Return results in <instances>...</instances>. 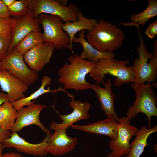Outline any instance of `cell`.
Masks as SVG:
<instances>
[{
    "mask_svg": "<svg viewBox=\"0 0 157 157\" xmlns=\"http://www.w3.org/2000/svg\"><path fill=\"white\" fill-rule=\"evenodd\" d=\"M119 124V122L114 119L106 118L87 125L73 124L71 127L86 133L105 135L109 137L111 140H114L117 136Z\"/></svg>",
    "mask_w": 157,
    "mask_h": 157,
    "instance_id": "ac0fdd59",
    "label": "cell"
},
{
    "mask_svg": "<svg viewBox=\"0 0 157 157\" xmlns=\"http://www.w3.org/2000/svg\"><path fill=\"white\" fill-rule=\"evenodd\" d=\"M51 78L47 76H43L41 81V85L39 88L29 96L25 97L12 103L13 106L17 111L25 106H28L35 103L36 101V100H34L35 99L43 94L48 92L55 94L58 91H63L66 93L67 95L69 94V93L61 87L57 89L52 90L50 89L49 87H48L47 89H45V87L51 84Z\"/></svg>",
    "mask_w": 157,
    "mask_h": 157,
    "instance_id": "44dd1931",
    "label": "cell"
},
{
    "mask_svg": "<svg viewBox=\"0 0 157 157\" xmlns=\"http://www.w3.org/2000/svg\"><path fill=\"white\" fill-rule=\"evenodd\" d=\"M11 133L10 130L0 128V143H3L10 137Z\"/></svg>",
    "mask_w": 157,
    "mask_h": 157,
    "instance_id": "4dcf8cb0",
    "label": "cell"
},
{
    "mask_svg": "<svg viewBox=\"0 0 157 157\" xmlns=\"http://www.w3.org/2000/svg\"><path fill=\"white\" fill-rule=\"evenodd\" d=\"M70 107L73 110L70 113L67 115L59 114L53 105V108L59 115V119L62 121L60 123H57L54 120L51 123L50 129L55 130L57 129H67L75 122L81 120L88 119L90 117L89 110L90 108V103L87 101L82 102L74 99H72L69 103Z\"/></svg>",
    "mask_w": 157,
    "mask_h": 157,
    "instance_id": "8fae6325",
    "label": "cell"
},
{
    "mask_svg": "<svg viewBox=\"0 0 157 157\" xmlns=\"http://www.w3.org/2000/svg\"><path fill=\"white\" fill-rule=\"evenodd\" d=\"M0 86L6 93L8 101L11 103L25 97L24 93L28 87L5 69H0Z\"/></svg>",
    "mask_w": 157,
    "mask_h": 157,
    "instance_id": "e0dca14e",
    "label": "cell"
},
{
    "mask_svg": "<svg viewBox=\"0 0 157 157\" xmlns=\"http://www.w3.org/2000/svg\"><path fill=\"white\" fill-rule=\"evenodd\" d=\"M4 3L7 7L12 5L16 1L15 0H2Z\"/></svg>",
    "mask_w": 157,
    "mask_h": 157,
    "instance_id": "836d02e7",
    "label": "cell"
},
{
    "mask_svg": "<svg viewBox=\"0 0 157 157\" xmlns=\"http://www.w3.org/2000/svg\"><path fill=\"white\" fill-rule=\"evenodd\" d=\"M47 107L45 104L34 103L26 107H22L17 111V118L10 131L11 133L17 132L26 126L35 124L47 135L50 136L52 135L51 131L45 127L39 119L41 112Z\"/></svg>",
    "mask_w": 157,
    "mask_h": 157,
    "instance_id": "30bf717a",
    "label": "cell"
},
{
    "mask_svg": "<svg viewBox=\"0 0 157 157\" xmlns=\"http://www.w3.org/2000/svg\"><path fill=\"white\" fill-rule=\"evenodd\" d=\"M86 37L87 41L98 51L113 52L122 45L125 34L117 25L102 19Z\"/></svg>",
    "mask_w": 157,
    "mask_h": 157,
    "instance_id": "7a4b0ae2",
    "label": "cell"
},
{
    "mask_svg": "<svg viewBox=\"0 0 157 157\" xmlns=\"http://www.w3.org/2000/svg\"><path fill=\"white\" fill-rule=\"evenodd\" d=\"M2 66V62H1V61L0 59V69H1Z\"/></svg>",
    "mask_w": 157,
    "mask_h": 157,
    "instance_id": "74e56055",
    "label": "cell"
},
{
    "mask_svg": "<svg viewBox=\"0 0 157 157\" xmlns=\"http://www.w3.org/2000/svg\"><path fill=\"white\" fill-rule=\"evenodd\" d=\"M1 69H5L19 79L28 87L38 79V72L31 70L25 62L23 55L14 48L1 60Z\"/></svg>",
    "mask_w": 157,
    "mask_h": 157,
    "instance_id": "ba28073f",
    "label": "cell"
},
{
    "mask_svg": "<svg viewBox=\"0 0 157 157\" xmlns=\"http://www.w3.org/2000/svg\"><path fill=\"white\" fill-rule=\"evenodd\" d=\"M157 126L148 128L146 126H142L138 130L135 137L130 143L131 149L129 154L124 157H140L145 147L149 145L147 140L152 133L157 132Z\"/></svg>",
    "mask_w": 157,
    "mask_h": 157,
    "instance_id": "7402d4cb",
    "label": "cell"
},
{
    "mask_svg": "<svg viewBox=\"0 0 157 157\" xmlns=\"http://www.w3.org/2000/svg\"><path fill=\"white\" fill-rule=\"evenodd\" d=\"M85 33L84 30L79 31V37L75 36L72 41L73 43H79L82 45L83 51L79 55L81 58L96 62L103 58H114L115 55L113 52H102L93 47L85 40Z\"/></svg>",
    "mask_w": 157,
    "mask_h": 157,
    "instance_id": "ffe728a7",
    "label": "cell"
},
{
    "mask_svg": "<svg viewBox=\"0 0 157 157\" xmlns=\"http://www.w3.org/2000/svg\"><path fill=\"white\" fill-rule=\"evenodd\" d=\"M57 2L60 5L63 6H67L68 1V0H56Z\"/></svg>",
    "mask_w": 157,
    "mask_h": 157,
    "instance_id": "e575fe53",
    "label": "cell"
},
{
    "mask_svg": "<svg viewBox=\"0 0 157 157\" xmlns=\"http://www.w3.org/2000/svg\"><path fill=\"white\" fill-rule=\"evenodd\" d=\"M130 62L129 59L118 60L114 58L102 59L95 62L94 67L89 74L98 85L101 83L104 84L103 79L108 74L115 76L113 84L116 87H119L134 81L132 66H127Z\"/></svg>",
    "mask_w": 157,
    "mask_h": 157,
    "instance_id": "3957f363",
    "label": "cell"
},
{
    "mask_svg": "<svg viewBox=\"0 0 157 157\" xmlns=\"http://www.w3.org/2000/svg\"><path fill=\"white\" fill-rule=\"evenodd\" d=\"M97 22L95 19L85 17L82 12L80 11L78 15L77 20L62 24V26L63 30L67 33L69 37L70 50L73 55L74 54L73 49L72 41L75 34L82 30H87L88 32L92 31Z\"/></svg>",
    "mask_w": 157,
    "mask_h": 157,
    "instance_id": "d6986e66",
    "label": "cell"
},
{
    "mask_svg": "<svg viewBox=\"0 0 157 157\" xmlns=\"http://www.w3.org/2000/svg\"><path fill=\"white\" fill-rule=\"evenodd\" d=\"M155 157H157V156H156Z\"/></svg>",
    "mask_w": 157,
    "mask_h": 157,
    "instance_id": "f35d334b",
    "label": "cell"
},
{
    "mask_svg": "<svg viewBox=\"0 0 157 157\" xmlns=\"http://www.w3.org/2000/svg\"><path fill=\"white\" fill-rule=\"evenodd\" d=\"M17 117V110L7 101L0 107V128L10 131Z\"/></svg>",
    "mask_w": 157,
    "mask_h": 157,
    "instance_id": "cb8c5ba5",
    "label": "cell"
},
{
    "mask_svg": "<svg viewBox=\"0 0 157 157\" xmlns=\"http://www.w3.org/2000/svg\"><path fill=\"white\" fill-rule=\"evenodd\" d=\"M104 87L99 85L91 84L90 88L95 93L100 104L101 109L106 114L107 118L113 119L119 122L120 118L117 115L115 109V96L112 91V83L110 78L106 80Z\"/></svg>",
    "mask_w": 157,
    "mask_h": 157,
    "instance_id": "2e32d148",
    "label": "cell"
},
{
    "mask_svg": "<svg viewBox=\"0 0 157 157\" xmlns=\"http://www.w3.org/2000/svg\"><path fill=\"white\" fill-rule=\"evenodd\" d=\"M1 157H22L19 154L14 152L6 153L2 155Z\"/></svg>",
    "mask_w": 157,
    "mask_h": 157,
    "instance_id": "d6a6232c",
    "label": "cell"
},
{
    "mask_svg": "<svg viewBox=\"0 0 157 157\" xmlns=\"http://www.w3.org/2000/svg\"><path fill=\"white\" fill-rule=\"evenodd\" d=\"M8 101L7 94L0 90V107L5 102Z\"/></svg>",
    "mask_w": 157,
    "mask_h": 157,
    "instance_id": "1f68e13d",
    "label": "cell"
},
{
    "mask_svg": "<svg viewBox=\"0 0 157 157\" xmlns=\"http://www.w3.org/2000/svg\"><path fill=\"white\" fill-rule=\"evenodd\" d=\"M54 51L53 47L43 43L24 54L23 58L31 70L38 72L50 62Z\"/></svg>",
    "mask_w": 157,
    "mask_h": 157,
    "instance_id": "5bb4252c",
    "label": "cell"
},
{
    "mask_svg": "<svg viewBox=\"0 0 157 157\" xmlns=\"http://www.w3.org/2000/svg\"><path fill=\"white\" fill-rule=\"evenodd\" d=\"M12 39V33L0 34V59L1 61L8 54Z\"/></svg>",
    "mask_w": 157,
    "mask_h": 157,
    "instance_id": "4316f807",
    "label": "cell"
},
{
    "mask_svg": "<svg viewBox=\"0 0 157 157\" xmlns=\"http://www.w3.org/2000/svg\"><path fill=\"white\" fill-rule=\"evenodd\" d=\"M8 8L10 16L17 17L24 15L30 11L28 0L16 1Z\"/></svg>",
    "mask_w": 157,
    "mask_h": 157,
    "instance_id": "484cf974",
    "label": "cell"
},
{
    "mask_svg": "<svg viewBox=\"0 0 157 157\" xmlns=\"http://www.w3.org/2000/svg\"><path fill=\"white\" fill-rule=\"evenodd\" d=\"M4 148L2 143H0V157H1L2 156V152Z\"/></svg>",
    "mask_w": 157,
    "mask_h": 157,
    "instance_id": "d590c367",
    "label": "cell"
},
{
    "mask_svg": "<svg viewBox=\"0 0 157 157\" xmlns=\"http://www.w3.org/2000/svg\"><path fill=\"white\" fill-rule=\"evenodd\" d=\"M28 3L29 10L35 17H38L42 13L56 15L60 17L65 23L77 20L80 11L74 4L70 3L67 6H63L56 0H28Z\"/></svg>",
    "mask_w": 157,
    "mask_h": 157,
    "instance_id": "52a82bcc",
    "label": "cell"
},
{
    "mask_svg": "<svg viewBox=\"0 0 157 157\" xmlns=\"http://www.w3.org/2000/svg\"><path fill=\"white\" fill-rule=\"evenodd\" d=\"M38 18L43 29V43L55 49L63 48L70 50V38L62 29L61 18L44 13L40 14Z\"/></svg>",
    "mask_w": 157,
    "mask_h": 157,
    "instance_id": "8992f818",
    "label": "cell"
},
{
    "mask_svg": "<svg viewBox=\"0 0 157 157\" xmlns=\"http://www.w3.org/2000/svg\"><path fill=\"white\" fill-rule=\"evenodd\" d=\"M148 6L142 12L138 14H132L130 16L131 22L120 23L118 25L135 26L140 30L139 25L145 26L147 22L150 19L157 15V1L148 0Z\"/></svg>",
    "mask_w": 157,
    "mask_h": 157,
    "instance_id": "603a6c76",
    "label": "cell"
},
{
    "mask_svg": "<svg viewBox=\"0 0 157 157\" xmlns=\"http://www.w3.org/2000/svg\"><path fill=\"white\" fill-rule=\"evenodd\" d=\"M50 140V136L47 135L40 143L33 144L19 136L17 132H13L2 143L4 148L13 147L20 152L42 156H46L47 154L46 149Z\"/></svg>",
    "mask_w": 157,
    "mask_h": 157,
    "instance_id": "4fadbf2b",
    "label": "cell"
},
{
    "mask_svg": "<svg viewBox=\"0 0 157 157\" xmlns=\"http://www.w3.org/2000/svg\"><path fill=\"white\" fill-rule=\"evenodd\" d=\"M67 60L69 64L65 63L58 70V82L65 90L89 89L91 83L86 81V77L94 67L95 62L83 59L76 53L68 57Z\"/></svg>",
    "mask_w": 157,
    "mask_h": 157,
    "instance_id": "6da1fadb",
    "label": "cell"
},
{
    "mask_svg": "<svg viewBox=\"0 0 157 157\" xmlns=\"http://www.w3.org/2000/svg\"><path fill=\"white\" fill-rule=\"evenodd\" d=\"M15 19V23L12 33V39L8 54L11 52L19 42L30 33L40 31L39 19L35 17L30 10L26 14Z\"/></svg>",
    "mask_w": 157,
    "mask_h": 157,
    "instance_id": "7c38bea8",
    "label": "cell"
},
{
    "mask_svg": "<svg viewBox=\"0 0 157 157\" xmlns=\"http://www.w3.org/2000/svg\"><path fill=\"white\" fill-rule=\"evenodd\" d=\"M15 23V19L9 18L0 19V34L12 33Z\"/></svg>",
    "mask_w": 157,
    "mask_h": 157,
    "instance_id": "83f0119b",
    "label": "cell"
},
{
    "mask_svg": "<svg viewBox=\"0 0 157 157\" xmlns=\"http://www.w3.org/2000/svg\"><path fill=\"white\" fill-rule=\"evenodd\" d=\"M138 33L139 44L137 52L139 56L134 60L132 66L134 79L132 83L140 85L146 82L151 83L157 78V42H153V52H148L140 31Z\"/></svg>",
    "mask_w": 157,
    "mask_h": 157,
    "instance_id": "277c9868",
    "label": "cell"
},
{
    "mask_svg": "<svg viewBox=\"0 0 157 157\" xmlns=\"http://www.w3.org/2000/svg\"><path fill=\"white\" fill-rule=\"evenodd\" d=\"M119 122L117 136L115 139L111 140L109 143L111 152L107 157H121L128 155L131 149L129 142L138 130L131 124V121L126 116L120 118Z\"/></svg>",
    "mask_w": 157,
    "mask_h": 157,
    "instance_id": "9c48e42d",
    "label": "cell"
},
{
    "mask_svg": "<svg viewBox=\"0 0 157 157\" xmlns=\"http://www.w3.org/2000/svg\"><path fill=\"white\" fill-rule=\"evenodd\" d=\"M135 92L136 99L133 104L129 107L126 115L131 121L139 113L144 114L148 120V128H151L152 117L157 116V97L152 87H156L157 83H147L142 85H136L131 83Z\"/></svg>",
    "mask_w": 157,
    "mask_h": 157,
    "instance_id": "5b68a950",
    "label": "cell"
},
{
    "mask_svg": "<svg viewBox=\"0 0 157 157\" xmlns=\"http://www.w3.org/2000/svg\"><path fill=\"white\" fill-rule=\"evenodd\" d=\"M67 129H64L54 130L50 136V140L46 149L47 153L55 156H60L72 151L78 143L77 137L68 136Z\"/></svg>",
    "mask_w": 157,
    "mask_h": 157,
    "instance_id": "9a60e30c",
    "label": "cell"
},
{
    "mask_svg": "<svg viewBox=\"0 0 157 157\" xmlns=\"http://www.w3.org/2000/svg\"><path fill=\"white\" fill-rule=\"evenodd\" d=\"M43 43V33L40 31H33L19 42L14 48L23 55L30 50Z\"/></svg>",
    "mask_w": 157,
    "mask_h": 157,
    "instance_id": "d4e9b609",
    "label": "cell"
},
{
    "mask_svg": "<svg viewBox=\"0 0 157 157\" xmlns=\"http://www.w3.org/2000/svg\"><path fill=\"white\" fill-rule=\"evenodd\" d=\"M156 147H157L156 145H154L153 147H154V149L155 151L156 152H156H157V150H156Z\"/></svg>",
    "mask_w": 157,
    "mask_h": 157,
    "instance_id": "8d00e7d4",
    "label": "cell"
},
{
    "mask_svg": "<svg viewBox=\"0 0 157 157\" xmlns=\"http://www.w3.org/2000/svg\"><path fill=\"white\" fill-rule=\"evenodd\" d=\"M10 16L8 7L4 3L2 0H0V19L7 18Z\"/></svg>",
    "mask_w": 157,
    "mask_h": 157,
    "instance_id": "f546056e",
    "label": "cell"
},
{
    "mask_svg": "<svg viewBox=\"0 0 157 157\" xmlns=\"http://www.w3.org/2000/svg\"><path fill=\"white\" fill-rule=\"evenodd\" d=\"M146 34L150 38L155 37L157 34V20L150 24L147 28Z\"/></svg>",
    "mask_w": 157,
    "mask_h": 157,
    "instance_id": "f1b7e54d",
    "label": "cell"
}]
</instances>
